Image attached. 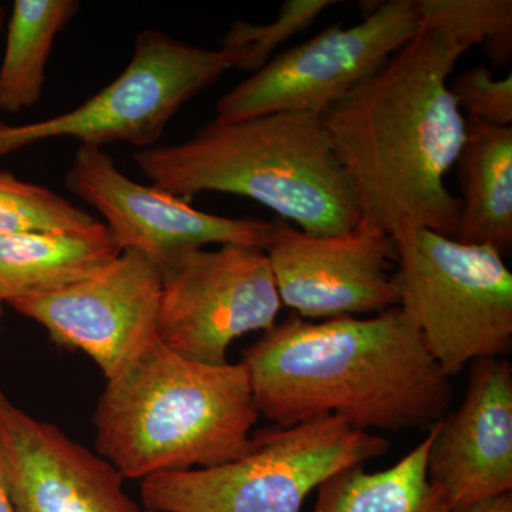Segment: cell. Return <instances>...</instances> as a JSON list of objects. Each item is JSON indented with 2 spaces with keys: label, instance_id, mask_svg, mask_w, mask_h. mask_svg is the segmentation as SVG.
Here are the masks:
<instances>
[{
  "label": "cell",
  "instance_id": "6da1fadb",
  "mask_svg": "<svg viewBox=\"0 0 512 512\" xmlns=\"http://www.w3.org/2000/svg\"><path fill=\"white\" fill-rule=\"evenodd\" d=\"M467 50L420 26L320 117L360 217L392 237L419 228L456 237L461 198L444 178L463 150L467 120L448 79Z\"/></svg>",
  "mask_w": 512,
  "mask_h": 512
},
{
  "label": "cell",
  "instance_id": "7a4b0ae2",
  "mask_svg": "<svg viewBox=\"0 0 512 512\" xmlns=\"http://www.w3.org/2000/svg\"><path fill=\"white\" fill-rule=\"evenodd\" d=\"M242 362L259 414L279 427L338 417L367 433L430 429L453 403L450 376L399 306L366 319L291 316Z\"/></svg>",
  "mask_w": 512,
  "mask_h": 512
},
{
  "label": "cell",
  "instance_id": "3957f363",
  "mask_svg": "<svg viewBox=\"0 0 512 512\" xmlns=\"http://www.w3.org/2000/svg\"><path fill=\"white\" fill-rule=\"evenodd\" d=\"M258 417L242 360L205 365L157 340L107 380L94 413L96 447L121 476L143 481L235 460Z\"/></svg>",
  "mask_w": 512,
  "mask_h": 512
},
{
  "label": "cell",
  "instance_id": "277c9868",
  "mask_svg": "<svg viewBox=\"0 0 512 512\" xmlns=\"http://www.w3.org/2000/svg\"><path fill=\"white\" fill-rule=\"evenodd\" d=\"M138 170L175 197L239 195L295 222L306 234H342L360 220L322 119L275 113L211 120L188 140L137 151Z\"/></svg>",
  "mask_w": 512,
  "mask_h": 512
},
{
  "label": "cell",
  "instance_id": "5b68a950",
  "mask_svg": "<svg viewBox=\"0 0 512 512\" xmlns=\"http://www.w3.org/2000/svg\"><path fill=\"white\" fill-rule=\"evenodd\" d=\"M389 448L384 437L338 417L275 426L229 463L144 478L141 498L150 512H301L323 481Z\"/></svg>",
  "mask_w": 512,
  "mask_h": 512
},
{
  "label": "cell",
  "instance_id": "8992f818",
  "mask_svg": "<svg viewBox=\"0 0 512 512\" xmlns=\"http://www.w3.org/2000/svg\"><path fill=\"white\" fill-rule=\"evenodd\" d=\"M399 308L447 376L512 348V274L503 252L430 229L393 237Z\"/></svg>",
  "mask_w": 512,
  "mask_h": 512
},
{
  "label": "cell",
  "instance_id": "52a82bcc",
  "mask_svg": "<svg viewBox=\"0 0 512 512\" xmlns=\"http://www.w3.org/2000/svg\"><path fill=\"white\" fill-rule=\"evenodd\" d=\"M239 62L238 49H204L161 30H141L126 69L82 106L23 126L0 120V157L56 138L100 148L156 147L175 114Z\"/></svg>",
  "mask_w": 512,
  "mask_h": 512
},
{
  "label": "cell",
  "instance_id": "ba28073f",
  "mask_svg": "<svg viewBox=\"0 0 512 512\" xmlns=\"http://www.w3.org/2000/svg\"><path fill=\"white\" fill-rule=\"evenodd\" d=\"M363 9L357 25L323 30L238 83L218 100L215 120L231 123L275 113L322 117L420 30L417 0H387Z\"/></svg>",
  "mask_w": 512,
  "mask_h": 512
},
{
  "label": "cell",
  "instance_id": "9c48e42d",
  "mask_svg": "<svg viewBox=\"0 0 512 512\" xmlns=\"http://www.w3.org/2000/svg\"><path fill=\"white\" fill-rule=\"evenodd\" d=\"M160 269L158 339L185 359L225 365L232 342L276 325L282 302L262 249H188Z\"/></svg>",
  "mask_w": 512,
  "mask_h": 512
},
{
  "label": "cell",
  "instance_id": "30bf717a",
  "mask_svg": "<svg viewBox=\"0 0 512 512\" xmlns=\"http://www.w3.org/2000/svg\"><path fill=\"white\" fill-rule=\"evenodd\" d=\"M272 224L266 256L282 305L299 318H357L399 305L396 241L375 222L360 217L349 231L326 237Z\"/></svg>",
  "mask_w": 512,
  "mask_h": 512
},
{
  "label": "cell",
  "instance_id": "8fae6325",
  "mask_svg": "<svg viewBox=\"0 0 512 512\" xmlns=\"http://www.w3.org/2000/svg\"><path fill=\"white\" fill-rule=\"evenodd\" d=\"M160 298V265L123 251L69 288L10 306L39 323L57 346L86 353L110 380L160 340Z\"/></svg>",
  "mask_w": 512,
  "mask_h": 512
},
{
  "label": "cell",
  "instance_id": "7c38bea8",
  "mask_svg": "<svg viewBox=\"0 0 512 512\" xmlns=\"http://www.w3.org/2000/svg\"><path fill=\"white\" fill-rule=\"evenodd\" d=\"M66 185L99 211L121 251L141 252L158 265L205 245H241L266 251L271 241L272 222L197 210L156 185L131 180L104 148L80 146L67 171Z\"/></svg>",
  "mask_w": 512,
  "mask_h": 512
},
{
  "label": "cell",
  "instance_id": "4fadbf2b",
  "mask_svg": "<svg viewBox=\"0 0 512 512\" xmlns=\"http://www.w3.org/2000/svg\"><path fill=\"white\" fill-rule=\"evenodd\" d=\"M0 456L15 512H146L106 458L23 412L2 387Z\"/></svg>",
  "mask_w": 512,
  "mask_h": 512
},
{
  "label": "cell",
  "instance_id": "5bb4252c",
  "mask_svg": "<svg viewBox=\"0 0 512 512\" xmlns=\"http://www.w3.org/2000/svg\"><path fill=\"white\" fill-rule=\"evenodd\" d=\"M427 476L451 511L512 491V367L504 357L471 363L464 402L436 426Z\"/></svg>",
  "mask_w": 512,
  "mask_h": 512
},
{
  "label": "cell",
  "instance_id": "9a60e30c",
  "mask_svg": "<svg viewBox=\"0 0 512 512\" xmlns=\"http://www.w3.org/2000/svg\"><path fill=\"white\" fill-rule=\"evenodd\" d=\"M121 248L106 225L86 232L0 235V303L69 288L113 262Z\"/></svg>",
  "mask_w": 512,
  "mask_h": 512
},
{
  "label": "cell",
  "instance_id": "2e32d148",
  "mask_svg": "<svg viewBox=\"0 0 512 512\" xmlns=\"http://www.w3.org/2000/svg\"><path fill=\"white\" fill-rule=\"evenodd\" d=\"M463 200L456 241L503 252L512 245V126L467 121L458 157Z\"/></svg>",
  "mask_w": 512,
  "mask_h": 512
},
{
  "label": "cell",
  "instance_id": "e0dca14e",
  "mask_svg": "<svg viewBox=\"0 0 512 512\" xmlns=\"http://www.w3.org/2000/svg\"><path fill=\"white\" fill-rule=\"evenodd\" d=\"M436 426L387 470L369 473L360 464L333 474L319 485L312 512H453L427 476Z\"/></svg>",
  "mask_w": 512,
  "mask_h": 512
},
{
  "label": "cell",
  "instance_id": "ac0fdd59",
  "mask_svg": "<svg viewBox=\"0 0 512 512\" xmlns=\"http://www.w3.org/2000/svg\"><path fill=\"white\" fill-rule=\"evenodd\" d=\"M77 0H16L0 64V111L20 113L39 103L56 37L79 13Z\"/></svg>",
  "mask_w": 512,
  "mask_h": 512
},
{
  "label": "cell",
  "instance_id": "d6986e66",
  "mask_svg": "<svg viewBox=\"0 0 512 512\" xmlns=\"http://www.w3.org/2000/svg\"><path fill=\"white\" fill-rule=\"evenodd\" d=\"M421 28L443 30L468 49L484 47L497 66L512 56L511 0H417Z\"/></svg>",
  "mask_w": 512,
  "mask_h": 512
},
{
  "label": "cell",
  "instance_id": "ffe728a7",
  "mask_svg": "<svg viewBox=\"0 0 512 512\" xmlns=\"http://www.w3.org/2000/svg\"><path fill=\"white\" fill-rule=\"evenodd\" d=\"M101 225L57 192L0 171V235L86 232Z\"/></svg>",
  "mask_w": 512,
  "mask_h": 512
},
{
  "label": "cell",
  "instance_id": "44dd1931",
  "mask_svg": "<svg viewBox=\"0 0 512 512\" xmlns=\"http://www.w3.org/2000/svg\"><path fill=\"white\" fill-rule=\"evenodd\" d=\"M336 3L335 0H286L278 18L268 25H252L245 20H235L222 39L221 47L241 52L238 69L258 72L271 60L279 46L309 28L326 9Z\"/></svg>",
  "mask_w": 512,
  "mask_h": 512
},
{
  "label": "cell",
  "instance_id": "7402d4cb",
  "mask_svg": "<svg viewBox=\"0 0 512 512\" xmlns=\"http://www.w3.org/2000/svg\"><path fill=\"white\" fill-rule=\"evenodd\" d=\"M450 92L458 109L466 110L470 120L490 126L508 127L512 124V76L495 79L487 66L471 67L458 74Z\"/></svg>",
  "mask_w": 512,
  "mask_h": 512
},
{
  "label": "cell",
  "instance_id": "603a6c76",
  "mask_svg": "<svg viewBox=\"0 0 512 512\" xmlns=\"http://www.w3.org/2000/svg\"><path fill=\"white\" fill-rule=\"evenodd\" d=\"M457 512H512V494L490 498Z\"/></svg>",
  "mask_w": 512,
  "mask_h": 512
},
{
  "label": "cell",
  "instance_id": "cb8c5ba5",
  "mask_svg": "<svg viewBox=\"0 0 512 512\" xmlns=\"http://www.w3.org/2000/svg\"><path fill=\"white\" fill-rule=\"evenodd\" d=\"M0 512H15L6 483L5 470H3L2 456H0Z\"/></svg>",
  "mask_w": 512,
  "mask_h": 512
},
{
  "label": "cell",
  "instance_id": "d4e9b609",
  "mask_svg": "<svg viewBox=\"0 0 512 512\" xmlns=\"http://www.w3.org/2000/svg\"><path fill=\"white\" fill-rule=\"evenodd\" d=\"M5 19H6L5 9H3V6L0 5V30L3 29V23H5Z\"/></svg>",
  "mask_w": 512,
  "mask_h": 512
},
{
  "label": "cell",
  "instance_id": "484cf974",
  "mask_svg": "<svg viewBox=\"0 0 512 512\" xmlns=\"http://www.w3.org/2000/svg\"><path fill=\"white\" fill-rule=\"evenodd\" d=\"M2 319H3V303H0V328H2Z\"/></svg>",
  "mask_w": 512,
  "mask_h": 512
},
{
  "label": "cell",
  "instance_id": "4316f807",
  "mask_svg": "<svg viewBox=\"0 0 512 512\" xmlns=\"http://www.w3.org/2000/svg\"><path fill=\"white\" fill-rule=\"evenodd\" d=\"M146 512H150V511H146Z\"/></svg>",
  "mask_w": 512,
  "mask_h": 512
}]
</instances>
